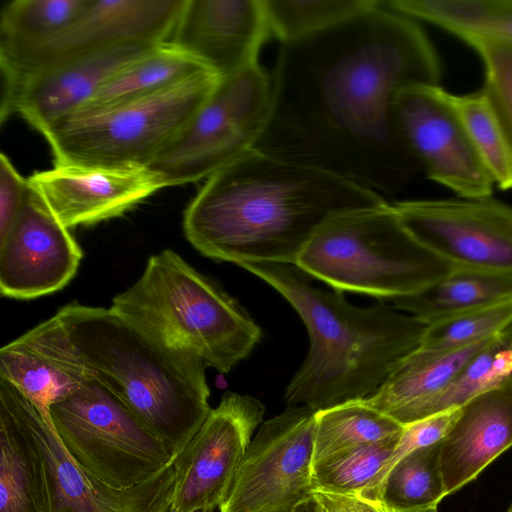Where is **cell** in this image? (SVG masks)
<instances>
[{
    "label": "cell",
    "mask_w": 512,
    "mask_h": 512,
    "mask_svg": "<svg viewBox=\"0 0 512 512\" xmlns=\"http://www.w3.org/2000/svg\"><path fill=\"white\" fill-rule=\"evenodd\" d=\"M0 512H55L43 450L0 379Z\"/></svg>",
    "instance_id": "cell-22"
},
{
    "label": "cell",
    "mask_w": 512,
    "mask_h": 512,
    "mask_svg": "<svg viewBox=\"0 0 512 512\" xmlns=\"http://www.w3.org/2000/svg\"><path fill=\"white\" fill-rule=\"evenodd\" d=\"M402 137L431 180L460 198L492 196L494 181L440 85L404 88L396 100Z\"/></svg>",
    "instance_id": "cell-14"
},
{
    "label": "cell",
    "mask_w": 512,
    "mask_h": 512,
    "mask_svg": "<svg viewBox=\"0 0 512 512\" xmlns=\"http://www.w3.org/2000/svg\"><path fill=\"white\" fill-rule=\"evenodd\" d=\"M272 103V75L258 63L221 77L180 135L147 167L165 187L210 177L255 147Z\"/></svg>",
    "instance_id": "cell-9"
},
{
    "label": "cell",
    "mask_w": 512,
    "mask_h": 512,
    "mask_svg": "<svg viewBox=\"0 0 512 512\" xmlns=\"http://www.w3.org/2000/svg\"><path fill=\"white\" fill-rule=\"evenodd\" d=\"M403 429L363 400L317 411L313 465L355 447L399 436Z\"/></svg>",
    "instance_id": "cell-29"
},
{
    "label": "cell",
    "mask_w": 512,
    "mask_h": 512,
    "mask_svg": "<svg viewBox=\"0 0 512 512\" xmlns=\"http://www.w3.org/2000/svg\"><path fill=\"white\" fill-rule=\"evenodd\" d=\"M511 323L512 299L428 325L419 348L433 351L459 349L493 338Z\"/></svg>",
    "instance_id": "cell-34"
},
{
    "label": "cell",
    "mask_w": 512,
    "mask_h": 512,
    "mask_svg": "<svg viewBox=\"0 0 512 512\" xmlns=\"http://www.w3.org/2000/svg\"><path fill=\"white\" fill-rule=\"evenodd\" d=\"M219 80L205 70L149 96L78 111L42 135L54 163L148 166L180 135Z\"/></svg>",
    "instance_id": "cell-7"
},
{
    "label": "cell",
    "mask_w": 512,
    "mask_h": 512,
    "mask_svg": "<svg viewBox=\"0 0 512 512\" xmlns=\"http://www.w3.org/2000/svg\"><path fill=\"white\" fill-rule=\"evenodd\" d=\"M512 447V379L472 399L440 441L439 461L448 496L477 478Z\"/></svg>",
    "instance_id": "cell-21"
},
{
    "label": "cell",
    "mask_w": 512,
    "mask_h": 512,
    "mask_svg": "<svg viewBox=\"0 0 512 512\" xmlns=\"http://www.w3.org/2000/svg\"><path fill=\"white\" fill-rule=\"evenodd\" d=\"M441 75L423 29L382 1L282 45L271 116L254 148L375 191H397L421 169L400 132L397 97L411 85H440Z\"/></svg>",
    "instance_id": "cell-1"
},
{
    "label": "cell",
    "mask_w": 512,
    "mask_h": 512,
    "mask_svg": "<svg viewBox=\"0 0 512 512\" xmlns=\"http://www.w3.org/2000/svg\"><path fill=\"white\" fill-rule=\"evenodd\" d=\"M91 378L58 313L0 350V379L12 384L36 406L56 436L50 406L74 393Z\"/></svg>",
    "instance_id": "cell-20"
},
{
    "label": "cell",
    "mask_w": 512,
    "mask_h": 512,
    "mask_svg": "<svg viewBox=\"0 0 512 512\" xmlns=\"http://www.w3.org/2000/svg\"><path fill=\"white\" fill-rule=\"evenodd\" d=\"M168 512H177V511L170 509ZM200 512H214V510H206V511H200Z\"/></svg>",
    "instance_id": "cell-42"
},
{
    "label": "cell",
    "mask_w": 512,
    "mask_h": 512,
    "mask_svg": "<svg viewBox=\"0 0 512 512\" xmlns=\"http://www.w3.org/2000/svg\"><path fill=\"white\" fill-rule=\"evenodd\" d=\"M397 512H437V506Z\"/></svg>",
    "instance_id": "cell-40"
},
{
    "label": "cell",
    "mask_w": 512,
    "mask_h": 512,
    "mask_svg": "<svg viewBox=\"0 0 512 512\" xmlns=\"http://www.w3.org/2000/svg\"><path fill=\"white\" fill-rule=\"evenodd\" d=\"M440 442L412 451L386 474L373 500L396 511L438 506L445 497Z\"/></svg>",
    "instance_id": "cell-30"
},
{
    "label": "cell",
    "mask_w": 512,
    "mask_h": 512,
    "mask_svg": "<svg viewBox=\"0 0 512 512\" xmlns=\"http://www.w3.org/2000/svg\"><path fill=\"white\" fill-rule=\"evenodd\" d=\"M27 183L68 229L117 217L165 187L147 166L79 163H54Z\"/></svg>",
    "instance_id": "cell-16"
},
{
    "label": "cell",
    "mask_w": 512,
    "mask_h": 512,
    "mask_svg": "<svg viewBox=\"0 0 512 512\" xmlns=\"http://www.w3.org/2000/svg\"><path fill=\"white\" fill-rule=\"evenodd\" d=\"M49 412L71 459L110 488L125 490L141 484L174 461L167 446L94 378L52 404Z\"/></svg>",
    "instance_id": "cell-8"
},
{
    "label": "cell",
    "mask_w": 512,
    "mask_h": 512,
    "mask_svg": "<svg viewBox=\"0 0 512 512\" xmlns=\"http://www.w3.org/2000/svg\"><path fill=\"white\" fill-rule=\"evenodd\" d=\"M28 192L25 179L3 152L0 154V237L23 205Z\"/></svg>",
    "instance_id": "cell-37"
},
{
    "label": "cell",
    "mask_w": 512,
    "mask_h": 512,
    "mask_svg": "<svg viewBox=\"0 0 512 512\" xmlns=\"http://www.w3.org/2000/svg\"><path fill=\"white\" fill-rule=\"evenodd\" d=\"M186 0H92L87 10L49 41L0 58L2 89L86 53L125 42L170 40Z\"/></svg>",
    "instance_id": "cell-12"
},
{
    "label": "cell",
    "mask_w": 512,
    "mask_h": 512,
    "mask_svg": "<svg viewBox=\"0 0 512 512\" xmlns=\"http://www.w3.org/2000/svg\"><path fill=\"white\" fill-rule=\"evenodd\" d=\"M319 512H397L380 500L360 495L312 490Z\"/></svg>",
    "instance_id": "cell-38"
},
{
    "label": "cell",
    "mask_w": 512,
    "mask_h": 512,
    "mask_svg": "<svg viewBox=\"0 0 512 512\" xmlns=\"http://www.w3.org/2000/svg\"><path fill=\"white\" fill-rule=\"evenodd\" d=\"M383 5L461 40L482 37L512 44V0H387Z\"/></svg>",
    "instance_id": "cell-26"
},
{
    "label": "cell",
    "mask_w": 512,
    "mask_h": 512,
    "mask_svg": "<svg viewBox=\"0 0 512 512\" xmlns=\"http://www.w3.org/2000/svg\"><path fill=\"white\" fill-rule=\"evenodd\" d=\"M91 372L176 457L211 408L205 363L110 307L71 302L57 312Z\"/></svg>",
    "instance_id": "cell-4"
},
{
    "label": "cell",
    "mask_w": 512,
    "mask_h": 512,
    "mask_svg": "<svg viewBox=\"0 0 512 512\" xmlns=\"http://www.w3.org/2000/svg\"><path fill=\"white\" fill-rule=\"evenodd\" d=\"M407 231L457 267L512 271V207L492 196L393 204Z\"/></svg>",
    "instance_id": "cell-11"
},
{
    "label": "cell",
    "mask_w": 512,
    "mask_h": 512,
    "mask_svg": "<svg viewBox=\"0 0 512 512\" xmlns=\"http://www.w3.org/2000/svg\"><path fill=\"white\" fill-rule=\"evenodd\" d=\"M110 308L221 373L245 359L262 337L234 298L171 249L151 256Z\"/></svg>",
    "instance_id": "cell-5"
},
{
    "label": "cell",
    "mask_w": 512,
    "mask_h": 512,
    "mask_svg": "<svg viewBox=\"0 0 512 512\" xmlns=\"http://www.w3.org/2000/svg\"><path fill=\"white\" fill-rule=\"evenodd\" d=\"M82 256L69 229L28 188L0 237V292L20 300L57 292L73 279Z\"/></svg>",
    "instance_id": "cell-15"
},
{
    "label": "cell",
    "mask_w": 512,
    "mask_h": 512,
    "mask_svg": "<svg viewBox=\"0 0 512 512\" xmlns=\"http://www.w3.org/2000/svg\"><path fill=\"white\" fill-rule=\"evenodd\" d=\"M448 99L494 183L512 189V149L483 90Z\"/></svg>",
    "instance_id": "cell-32"
},
{
    "label": "cell",
    "mask_w": 512,
    "mask_h": 512,
    "mask_svg": "<svg viewBox=\"0 0 512 512\" xmlns=\"http://www.w3.org/2000/svg\"><path fill=\"white\" fill-rule=\"evenodd\" d=\"M512 299V271L454 267L416 293L395 297L393 306L426 326L452 316Z\"/></svg>",
    "instance_id": "cell-24"
},
{
    "label": "cell",
    "mask_w": 512,
    "mask_h": 512,
    "mask_svg": "<svg viewBox=\"0 0 512 512\" xmlns=\"http://www.w3.org/2000/svg\"><path fill=\"white\" fill-rule=\"evenodd\" d=\"M270 32L283 44L333 28L376 8L382 0H262Z\"/></svg>",
    "instance_id": "cell-31"
},
{
    "label": "cell",
    "mask_w": 512,
    "mask_h": 512,
    "mask_svg": "<svg viewBox=\"0 0 512 512\" xmlns=\"http://www.w3.org/2000/svg\"><path fill=\"white\" fill-rule=\"evenodd\" d=\"M387 204L352 180L253 148L207 178L184 212L183 230L214 260L296 265L325 222Z\"/></svg>",
    "instance_id": "cell-2"
},
{
    "label": "cell",
    "mask_w": 512,
    "mask_h": 512,
    "mask_svg": "<svg viewBox=\"0 0 512 512\" xmlns=\"http://www.w3.org/2000/svg\"><path fill=\"white\" fill-rule=\"evenodd\" d=\"M9 384L13 399L47 461L55 512H168L175 482L173 462L147 481L125 490L86 474L67 454L36 406Z\"/></svg>",
    "instance_id": "cell-18"
},
{
    "label": "cell",
    "mask_w": 512,
    "mask_h": 512,
    "mask_svg": "<svg viewBox=\"0 0 512 512\" xmlns=\"http://www.w3.org/2000/svg\"><path fill=\"white\" fill-rule=\"evenodd\" d=\"M205 70L209 69L175 44L161 42L119 68L92 100L78 111L149 96Z\"/></svg>",
    "instance_id": "cell-25"
},
{
    "label": "cell",
    "mask_w": 512,
    "mask_h": 512,
    "mask_svg": "<svg viewBox=\"0 0 512 512\" xmlns=\"http://www.w3.org/2000/svg\"><path fill=\"white\" fill-rule=\"evenodd\" d=\"M289 512H319L313 496Z\"/></svg>",
    "instance_id": "cell-39"
},
{
    "label": "cell",
    "mask_w": 512,
    "mask_h": 512,
    "mask_svg": "<svg viewBox=\"0 0 512 512\" xmlns=\"http://www.w3.org/2000/svg\"><path fill=\"white\" fill-rule=\"evenodd\" d=\"M495 337L447 351L418 347L363 401L399 423L406 412L442 390Z\"/></svg>",
    "instance_id": "cell-23"
},
{
    "label": "cell",
    "mask_w": 512,
    "mask_h": 512,
    "mask_svg": "<svg viewBox=\"0 0 512 512\" xmlns=\"http://www.w3.org/2000/svg\"><path fill=\"white\" fill-rule=\"evenodd\" d=\"M400 436L358 446L314 464L312 490L361 495L390 459Z\"/></svg>",
    "instance_id": "cell-33"
},
{
    "label": "cell",
    "mask_w": 512,
    "mask_h": 512,
    "mask_svg": "<svg viewBox=\"0 0 512 512\" xmlns=\"http://www.w3.org/2000/svg\"><path fill=\"white\" fill-rule=\"evenodd\" d=\"M269 33L262 0H186L169 41L221 78L257 64Z\"/></svg>",
    "instance_id": "cell-19"
},
{
    "label": "cell",
    "mask_w": 512,
    "mask_h": 512,
    "mask_svg": "<svg viewBox=\"0 0 512 512\" xmlns=\"http://www.w3.org/2000/svg\"><path fill=\"white\" fill-rule=\"evenodd\" d=\"M296 266L334 290L388 300L416 293L456 267L419 243L389 203L325 222Z\"/></svg>",
    "instance_id": "cell-6"
},
{
    "label": "cell",
    "mask_w": 512,
    "mask_h": 512,
    "mask_svg": "<svg viewBox=\"0 0 512 512\" xmlns=\"http://www.w3.org/2000/svg\"><path fill=\"white\" fill-rule=\"evenodd\" d=\"M316 412L287 406L262 422L219 512H289L312 497Z\"/></svg>",
    "instance_id": "cell-10"
},
{
    "label": "cell",
    "mask_w": 512,
    "mask_h": 512,
    "mask_svg": "<svg viewBox=\"0 0 512 512\" xmlns=\"http://www.w3.org/2000/svg\"><path fill=\"white\" fill-rule=\"evenodd\" d=\"M460 413L461 408L450 409L404 426L390 459L360 496L373 500L388 471L412 451L440 442L456 422Z\"/></svg>",
    "instance_id": "cell-36"
},
{
    "label": "cell",
    "mask_w": 512,
    "mask_h": 512,
    "mask_svg": "<svg viewBox=\"0 0 512 512\" xmlns=\"http://www.w3.org/2000/svg\"><path fill=\"white\" fill-rule=\"evenodd\" d=\"M512 379V339L496 336L438 393L406 412L399 423L406 426L429 416L461 408L472 399Z\"/></svg>",
    "instance_id": "cell-27"
},
{
    "label": "cell",
    "mask_w": 512,
    "mask_h": 512,
    "mask_svg": "<svg viewBox=\"0 0 512 512\" xmlns=\"http://www.w3.org/2000/svg\"><path fill=\"white\" fill-rule=\"evenodd\" d=\"M264 413L262 402L251 395H222L194 437L174 457L171 509L200 512L222 505Z\"/></svg>",
    "instance_id": "cell-13"
},
{
    "label": "cell",
    "mask_w": 512,
    "mask_h": 512,
    "mask_svg": "<svg viewBox=\"0 0 512 512\" xmlns=\"http://www.w3.org/2000/svg\"><path fill=\"white\" fill-rule=\"evenodd\" d=\"M480 56L485 93L512 149V44L482 38L465 40Z\"/></svg>",
    "instance_id": "cell-35"
},
{
    "label": "cell",
    "mask_w": 512,
    "mask_h": 512,
    "mask_svg": "<svg viewBox=\"0 0 512 512\" xmlns=\"http://www.w3.org/2000/svg\"><path fill=\"white\" fill-rule=\"evenodd\" d=\"M240 267L280 293L307 329L309 351L286 387L287 406L320 411L367 399L419 347L427 327L385 302L355 306L343 292L313 285L312 277L293 264Z\"/></svg>",
    "instance_id": "cell-3"
},
{
    "label": "cell",
    "mask_w": 512,
    "mask_h": 512,
    "mask_svg": "<svg viewBox=\"0 0 512 512\" xmlns=\"http://www.w3.org/2000/svg\"><path fill=\"white\" fill-rule=\"evenodd\" d=\"M507 512H512V505L510 506V508L507 510Z\"/></svg>",
    "instance_id": "cell-43"
},
{
    "label": "cell",
    "mask_w": 512,
    "mask_h": 512,
    "mask_svg": "<svg viewBox=\"0 0 512 512\" xmlns=\"http://www.w3.org/2000/svg\"><path fill=\"white\" fill-rule=\"evenodd\" d=\"M92 0H13L1 11L0 58L39 46L73 24Z\"/></svg>",
    "instance_id": "cell-28"
},
{
    "label": "cell",
    "mask_w": 512,
    "mask_h": 512,
    "mask_svg": "<svg viewBox=\"0 0 512 512\" xmlns=\"http://www.w3.org/2000/svg\"><path fill=\"white\" fill-rule=\"evenodd\" d=\"M505 336L512 339V323L503 332Z\"/></svg>",
    "instance_id": "cell-41"
},
{
    "label": "cell",
    "mask_w": 512,
    "mask_h": 512,
    "mask_svg": "<svg viewBox=\"0 0 512 512\" xmlns=\"http://www.w3.org/2000/svg\"><path fill=\"white\" fill-rule=\"evenodd\" d=\"M158 43L125 42L92 51L3 88L0 120L17 113L41 134L74 114L114 73Z\"/></svg>",
    "instance_id": "cell-17"
}]
</instances>
